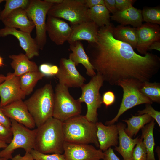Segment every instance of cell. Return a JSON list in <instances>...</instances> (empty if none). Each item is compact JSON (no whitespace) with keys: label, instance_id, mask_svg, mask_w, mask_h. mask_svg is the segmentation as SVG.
Instances as JSON below:
<instances>
[{"label":"cell","instance_id":"cell-27","mask_svg":"<svg viewBox=\"0 0 160 160\" xmlns=\"http://www.w3.org/2000/svg\"><path fill=\"white\" fill-rule=\"evenodd\" d=\"M87 14L90 20L95 23L99 28L111 23L110 13L104 5H97L88 9Z\"/></svg>","mask_w":160,"mask_h":160},{"label":"cell","instance_id":"cell-1","mask_svg":"<svg viewBox=\"0 0 160 160\" xmlns=\"http://www.w3.org/2000/svg\"><path fill=\"white\" fill-rule=\"evenodd\" d=\"M114 27L111 23L99 28L96 41L88 43L86 53L95 71L111 85L124 80L149 81L159 71L160 58L148 52L137 54L130 45L114 38Z\"/></svg>","mask_w":160,"mask_h":160},{"label":"cell","instance_id":"cell-10","mask_svg":"<svg viewBox=\"0 0 160 160\" xmlns=\"http://www.w3.org/2000/svg\"><path fill=\"white\" fill-rule=\"evenodd\" d=\"M53 4L40 0H30L25 9L36 29L35 40L39 49H43L47 42L46 16Z\"/></svg>","mask_w":160,"mask_h":160},{"label":"cell","instance_id":"cell-39","mask_svg":"<svg viewBox=\"0 0 160 160\" xmlns=\"http://www.w3.org/2000/svg\"><path fill=\"white\" fill-rule=\"evenodd\" d=\"M135 0H115L116 6L117 11L127 9L132 6Z\"/></svg>","mask_w":160,"mask_h":160},{"label":"cell","instance_id":"cell-36","mask_svg":"<svg viewBox=\"0 0 160 160\" xmlns=\"http://www.w3.org/2000/svg\"><path fill=\"white\" fill-rule=\"evenodd\" d=\"M38 68L39 71L44 74L45 76L47 77L56 75L59 70V68L57 66L48 63H43Z\"/></svg>","mask_w":160,"mask_h":160},{"label":"cell","instance_id":"cell-24","mask_svg":"<svg viewBox=\"0 0 160 160\" xmlns=\"http://www.w3.org/2000/svg\"><path fill=\"white\" fill-rule=\"evenodd\" d=\"M9 57L12 60L10 65L14 70L13 73L16 76L20 77L28 72L39 71L36 63L30 60L25 54L10 55Z\"/></svg>","mask_w":160,"mask_h":160},{"label":"cell","instance_id":"cell-44","mask_svg":"<svg viewBox=\"0 0 160 160\" xmlns=\"http://www.w3.org/2000/svg\"><path fill=\"white\" fill-rule=\"evenodd\" d=\"M11 160H34L30 152H25V155L22 156L20 154L12 157Z\"/></svg>","mask_w":160,"mask_h":160},{"label":"cell","instance_id":"cell-34","mask_svg":"<svg viewBox=\"0 0 160 160\" xmlns=\"http://www.w3.org/2000/svg\"><path fill=\"white\" fill-rule=\"evenodd\" d=\"M147 152L143 142V139L139 137L133 153L132 160H146Z\"/></svg>","mask_w":160,"mask_h":160},{"label":"cell","instance_id":"cell-50","mask_svg":"<svg viewBox=\"0 0 160 160\" xmlns=\"http://www.w3.org/2000/svg\"><path fill=\"white\" fill-rule=\"evenodd\" d=\"M5 65L3 63V58L0 55V67Z\"/></svg>","mask_w":160,"mask_h":160},{"label":"cell","instance_id":"cell-53","mask_svg":"<svg viewBox=\"0 0 160 160\" xmlns=\"http://www.w3.org/2000/svg\"></svg>","mask_w":160,"mask_h":160},{"label":"cell","instance_id":"cell-23","mask_svg":"<svg viewBox=\"0 0 160 160\" xmlns=\"http://www.w3.org/2000/svg\"><path fill=\"white\" fill-rule=\"evenodd\" d=\"M70 44V49L72 51L69 55V59L75 64L76 66L81 64L86 70V74L92 77L95 76L93 67L90 62L89 57L85 51L83 44L80 41H76Z\"/></svg>","mask_w":160,"mask_h":160},{"label":"cell","instance_id":"cell-40","mask_svg":"<svg viewBox=\"0 0 160 160\" xmlns=\"http://www.w3.org/2000/svg\"><path fill=\"white\" fill-rule=\"evenodd\" d=\"M103 160H120L114 153L113 149L111 147L103 152Z\"/></svg>","mask_w":160,"mask_h":160},{"label":"cell","instance_id":"cell-17","mask_svg":"<svg viewBox=\"0 0 160 160\" xmlns=\"http://www.w3.org/2000/svg\"><path fill=\"white\" fill-rule=\"evenodd\" d=\"M9 35L14 36L18 40L20 46L29 59L39 55V49L35 39L32 37L31 33L6 27L0 29V37Z\"/></svg>","mask_w":160,"mask_h":160},{"label":"cell","instance_id":"cell-28","mask_svg":"<svg viewBox=\"0 0 160 160\" xmlns=\"http://www.w3.org/2000/svg\"><path fill=\"white\" fill-rule=\"evenodd\" d=\"M152 118L146 114L135 116L132 115L131 118L128 119L123 120L127 124L125 131L130 137H135L139 130L146 124L149 123Z\"/></svg>","mask_w":160,"mask_h":160},{"label":"cell","instance_id":"cell-41","mask_svg":"<svg viewBox=\"0 0 160 160\" xmlns=\"http://www.w3.org/2000/svg\"><path fill=\"white\" fill-rule=\"evenodd\" d=\"M104 6L110 13L114 14L117 11L115 0H104Z\"/></svg>","mask_w":160,"mask_h":160},{"label":"cell","instance_id":"cell-30","mask_svg":"<svg viewBox=\"0 0 160 160\" xmlns=\"http://www.w3.org/2000/svg\"><path fill=\"white\" fill-rule=\"evenodd\" d=\"M140 91L152 102L160 103V84L145 81L142 83Z\"/></svg>","mask_w":160,"mask_h":160},{"label":"cell","instance_id":"cell-22","mask_svg":"<svg viewBox=\"0 0 160 160\" xmlns=\"http://www.w3.org/2000/svg\"><path fill=\"white\" fill-rule=\"evenodd\" d=\"M112 20L126 26L130 25L137 28L141 26L143 21L142 11L133 6L122 10H118L111 16Z\"/></svg>","mask_w":160,"mask_h":160},{"label":"cell","instance_id":"cell-2","mask_svg":"<svg viewBox=\"0 0 160 160\" xmlns=\"http://www.w3.org/2000/svg\"><path fill=\"white\" fill-rule=\"evenodd\" d=\"M36 129L34 150L44 154H63V122L52 117Z\"/></svg>","mask_w":160,"mask_h":160},{"label":"cell","instance_id":"cell-26","mask_svg":"<svg viewBox=\"0 0 160 160\" xmlns=\"http://www.w3.org/2000/svg\"><path fill=\"white\" fill-rule=\"evenodd\" d=\"M136 28L120 25L114 27L113 35L115 39L129 44L134 49L137 43Z\"/></svg>","mask_w":160,"mask_h":160},{"label":"cell","instance_id":"cell-46","mask_svg":"<svg viewBox=\"0 0 160 160\" xmlns=\"http://www.w3.org/2000/svg\"><path fill=\"white\" fill-rule=\"evenodd\" d=\"M63 0H45L47 2L53 4H57L61 3Z\"/></svg>","mask_w":160,"mask_h":160},{"label":"cell","instance_id":"cell-7","mask_svg":"<svg viewBox=\"0 0 160 160\" xmlns=\"http://www.w3.org/2000/svg\"><path fill=\"white\" fill-rule=\"evenodd\" d=\"M88 9L84 0H63L54 4L47 15L68 20L72 26L90 21L87 14Z\"/></svg>","mask_w":160,"mask_h":160},{"label":"cell","instance_id":"cell-6","mask_svg":"<svg viewBox=\"0 0 160 160\" xmlns=\"http://www.w3.org/2000/svg\"><path fill=\"white\" fill-rule=\"evenodd\" d=\"M12 138L7 146L0 152V157L8 160L11 159L12 154L19 148L30 152L35 148V140L36 129H29L15 121L10 119Z\"/></svg>","mask_w":160,"mask_h":160},{"label":"cell","instance_id":"cell-31","mask_svg":"<svg viewBox=\"0 0 160 160\" xmlns=\"http://www.w3.org/2000/svg\"><path fill=\"white\" fill-rule=\"evenodd\" d=\"M4 9L0 12V20H1L13 11L19 8L26 9L30 0H6Z\"/></svg>","mask_w":160,"mask_h":160},{"label":"cell","instance_id":"cell-43","mask_svg":"<svg viewBox=\"0 0 160 160\" xmlns=\"http://www.w3.org/2000/svg\"><path fill=\"white\" fill-rule=\"evenodd\" d=\"M84 3L88 9L98 5L104 6V0H84Z\"/></svg>","mask_w":160,"mask_h":160},{"label":"cell","instance_id":"cell-4","mask_svg":"<svg viewBox=\"0 0 160 160\" xmlns=\"http://www.w3.org/2000/svg\"><path fill=\"white\" fill-rule=\"evenodd\" d=\"M54 95L52 85L47 84L24 101L37 127L52 117Z\"/></svg>","mask_w":160,"mask_h":160},{"label":"cell","instance_id":"cell-14","mask_svg":"<svg viewBox=\"0 0 160 160\" xmlns=\"http://www.w3.org/2000/svg\"><path fill=\"white\" fill-rule=\"evenodd\" d=\"M137 50L145 55L153 42L160 41V27L159 25L146 23L136 28Z\"/></svg>","mask_w":160,"mask_h":160},{"label":"cell","instance_id":"cell-8","mask_svg":"<svg viewBox=\"0 0 160 160\" xmlns=\"http://www.w3.org/2000/svg\"><path fill=\"white\" fill-rule=\"evenodd\" d=\"M104 81L98 74L92 77L89 81L81 87L82 93L77 100L81 103H85L87 111L85 116L89 121L96 123L98 121L97 110L102 104V96L99 92Z\"/></svg>","mask_w":160,"mask_h":160},{"label":"cell","instance_id":"cell-47","mask_svg":"<svg viewBox=\"0 0 160 160\" xmlns=\"http://www.w3.org/2000/svg\"><path fill=\"white\" fill-rule=\"evenodd\" d=\"M8 144L5 142L0 140V149H4L7 146Z\"/></svg>","mask_w":160,"mask_h":160},{"label":"cell","instance_id":"cell-51","mask_svg":"<svg viewBox=\"0 0 160 160\" xmlns=\"http://www.w3.org/2000/svg\"><path fill=\"white\" fill-rule=\"evenodd\" d=\"M0 160H8L3 158L0 157Z\"/></svg>","mask_w":160,"mask_h":160},{"label":"cell","instance_id":"cell-15","mask_svg":"<svg viewBox=\"0 0 160 160\" xmlns=\"http://www.w3.org/2000/svg\"><path fill=\"white\" fill-rule=\"evenodd\" d=\"M1 109L10 119L30 129L36 127L34 121L23 100L12 102L3 107Z\"/></svg>","mask_w":160,"mask_h":160},{"label":"cell","instance_id":"cell-12","mask_svg":"<svg viewBox=\"0 0 160 160\" xmlns=\"http://www.w3.org/2000/svg\"><path fill=\"white\" fill-rule=\"evenodd\" d=\"M58 68V71L55 76L59 83L68 88L81 87L84 84L86 79L79 73L74 63L69 58H61Z\"/></svg>","mask_w":160,"mask_h":160},{"label":"cell","instance_id":"cell-49","mask_svg":"<svg viewBox=\"0 0 160 160\" xmlns=\"http://www.w3.org/2000/svg\"><path fill=\"white\" fill-rule=\"evenodd\" d=\"M6 78V76L3 74H0V84L4 81Z\"/></svg>","mask_w":160,"mask_h":160},{"label":"cell","instance_id":"cell-42","mask_svg":"<svg viewBox=\"0 0 160 160\" xmlns=\"http://www.w3.org/2000/svg\"><path fill=\"white\" fill-rule=\"evenodd\" d=\"M0 123L8 128H11V123L10 119L3 112L0 104Z\"/></svg>","mask_w":160,"mask_h":160},{"label":"cell","instance_id":"cell-38","mask_svg":"<svg viewBox=\"0 0 160 160\" xmlns=\"http://www.w3.org/2000/svg\"><path fill=\"white\" fill-rule=\"evenodd\" d=\"M115 95L112 91H108L104 93L102 96V103L107 108L115 102Z\"/></svg>","mask_w":160,"mask_h":160},{"label":"cell","instance_id":"cell-3","mask_svg":"<svg viewBox=\"0 0 160 160\" xmlns=\"http://www.w3.org/2000/svg\"><path fill=\"white\" fill-rule=\"evenodd\" d=\"M65 142L81 144H93L99 148L96 124L89 121L85 116L72 117L63 122Z\"/></svg>","mask_w":160,"mask_h":160},{"label":"cell","instance_id":"cell-19","mask_svg":"<svg viewBox=\"0 0 160 160\" xmlns=\"http://www.w3.org/2000/svg\"><path fill=\"white\" fill-rule=\"evenodd\" d=\"M1 21L5 27L19 28L21 31L30 33L35 28L25 9L21 8L13 11Z\"/></svg>","mask_w":160,"mask_h":160},{"label":"cell","instance_id":"cell-35","mask_svg":"<svg viewBox=\"0 0 160 160\" xmlns=\"http://www.w3.org/2000/svg\"><path fill=\"white\" fill-rule=\"evenodd\" d=\"M151 104H146L145 109L138 111V115H141L145 114H148L156 121L159 127H160V112L155 110L151 106Z\"/></svg>","mask_w":160,"mask_h":160},{"label":"cell","instance_id":"cell-13","mask_svg":"<svg viewBox=\"0 0 160 160\" xmlns=\"http://www.w3.org/2000/svg\"><path fill=\"white\" fill-rule=\"evenodd\" d=\"M4 81L0 84V104L4 106L15 101L23 100L26 96L20 85V77L9 72Z\"/></svg>","mask_w":160,"mask_h":160},{"label":"cell","instance_id":"cell-25","mask_svg":"<svg viewBox=\"0 0 160 160\" xmlns=\"http://www.w3.org/2000/svg\"><path fill=\"white\" fill-rule=\"evenodd\" d=\"M155 121L152 119L149 123L141 129V137L143 139V142L147 152L146 160H156L154 153L155 143L153 133L155 124Z\"/></svg>","mask_w":160,"mask_h":160},{"label":"cell","instance_id":"cell-5","mask_svg":"<svg viewBox=\"0 0 160 160\" xmlns=\"http://www.w3.org/2000/svg\"><path fill=\"white\" fill-rule=\"evenodd\" d=\"M54 95V107L52 117L62 122L80 115L81 103L70 94L68 88L57 84Z\"/></svg>","mask_w":160,"mask_h":160},{"label":"cell","instance_id":"cell-33","mask_svg":"<svg viewBox=\"0 0 160 160\" xmlns=\"http://www.w3.org/2000/svg\"><path fill=\"white\" fill-rule=\"evenodd\" d=\"M30 153L34 160H65L63 154H44L34 149Z\"/></svg>","mask_w":160,"mask_h":160},{"label":"cell","instance_id":"cell-11","mask_svg":"<svg viewBox=\"0 0 160 160\" xmlns=\"http://www.w3.org/2000/svg\"><path fill=\"white\" fill-rule=\"evenodd\" d=\"M63 150L65 160H100L104 156L103 152L89 144L65 142Z\"/></svg>","mask_w":160,"mask_h":160},{"label":"cell","instance_id":"cell-48","mask_svg":"<svg viewBox=\"0 0 160 160\" xmlns=\"http://www.w3.org/2000/svg\"><path fill=\"white\" fill-rule=\"evenodd\" d=\"M155 151L157 153L158 160H160V148L159 146H158L157 147Z\"/></svg>","mask_w":160,"mask_h":160},{"label":"cell","instance_id":"cell-20","mask_svg":"<svg viewBox=\"0 0 160 160\" xmlns=\"http://www.w3.org/2000/svg\"><path fill=\"white\" fill-rule=\"evenodd\" d=\"M97 136L99 149L103 152L119 143V132L117 125H105L101 122L96 123Z\"/></svg>","mask_w":160,"mask_h":160},{"label":"cell","instance_id":"cell-29","mask_svg":"<svg viewBox=\"0 0 160 160\" xmlns=\"http://www.w3.org/2000/svg\"><path fill=\"white\" fill-rule=\"evenodd\" d=\"M39 71L26 73L20 76L21 88L26 95H28L33 92L39 81L45 77Z\"/></svg>","mask_w":160,"mask_h":160},{"label":"cell","instance_id":"cell-21","mask_svg":"<svg viewBox=\"0 0 160 160\" xmlns=\"http://www.w3.org/2000/svg\"><path fill=\"white\" fill-rule=\"evenodd\" d=\"M119 132L118 146L115 147L114 150L122 156V160H132V155L134 148L138 140L139 137L133 139L126 133V125L119 122L117 124Z\"/></svg>","mask_w":160,"mask_h":160},{"label":"cell","instance_id":"cell-37","mask_svg":"<svg viewBox=\"0 0 160 160\" xmlns=\"http://www.w3.org/2000/svg\"><path fill=\"white\" fill-rule=\"evenodd\" d=\"M12 138V133L11 128H8L0 123V140L9 144Z\"/></svg>","mask_w":160,"mask_h":160},{"label":"cell","instance_id":"cell-16","mask_svg":"<svg viewBox=\"0 0 160 160\" xmlns=\"http://www.w3.org/2000/svg\"><path fill=\"white\" fill-rule=\"evenodd\" d=\"M46 30L52 41L57 45H61L68 41L72 28L68 23L61 19L47 15Z\"/></svg>","mask_w":160,"mask_h":160},{"label":"cell","instance_id":"cell-52","mask_svg":"<svg viewBox=\"0 0 160 160\" xmlns=\"http://www.w3.org/2000/svg\"><path fill=\"white\" fill-rule=\"evenodd\" d=\"M4 1V0H0V4L2 2H3ZM0 11H1V8H0Z\"/></svg>","mask_w":160,"mask_h":160},{"label":"cell","instance_id":"cell-45","mask_svg":"<svg viewBox=\"0 0 160 160\" xmlns=\"http://www.w3.org/2000/svg\"><path fill=\"white\" fill-rule=\"evenodd\" d=\"M149 49H154L160 51V41H155L149 47Z\"/></svg>","mask_w":160,"mask_h":160},{"label":"cell","instance_id":"cell-18","mask_svg":"<svg viewBox=\"0 0 160 160\" xmlns=\"http://www.w3.org/2000/svg\"><path fill=\"white\" fill-rule=\"evenodd\" d=\"M71 27L72 31L67 41L69 44L81 40L86 41L88 43L96 41L99 28L94 22L89 21Z\"/></svg>","mask_w":160,"mask_h":160},{"label":"cell","instance_id":"cell-9","mask_svg":"<svg viewBox=\"0 0 160 160\" xmlns=\"http://www.w3.org/2000/svg\"><path fill=\"white\" fill-rule=\"evenodd\" d=\"M134 80L120 81L118 84L123 90V98L119 108L115 116L111 120L107 121L105 125L113 124L118 121L120 116L127 110L137 105L143 104H152L153 102L139 91L142 84Z\"/></svg>","mask_w":160,"mask_h":160},{"label":"cell","instance_id":"cell-32","mask_svg":"<svg viewBox=\"0 0 160 160\" xmlns=\"http://www.w3.org/2000/svg\"><path fill=\"white\" fill-rule=\"evenodd\" d=\"M143 21L147 23L160 25V8L146 7L142 11Z\"/></svg>","mask_w":160,"mask_h":160}]
</instances>
